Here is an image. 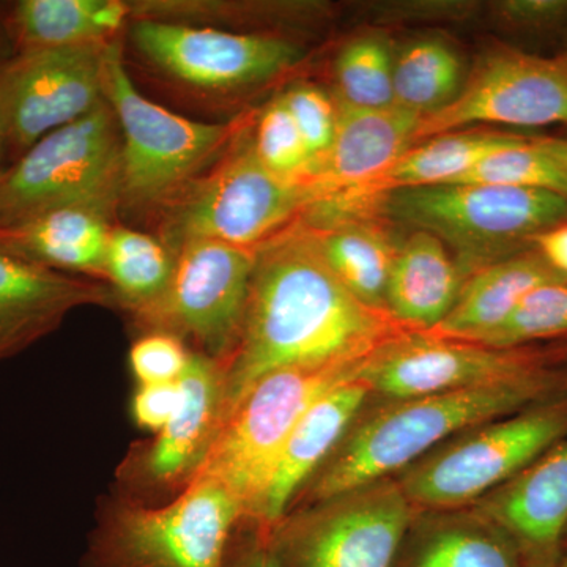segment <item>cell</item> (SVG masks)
<instances>
[{"instance_id":"33","label":"cell","mask_w":567,"mask_h":567,"mask_svg":"<svg viewBox=\"0 0 567 567\" xmlns=\"http://www.w3.org/2000/svg\"><path fill=\"white\" fill-rule=\"evenodd\" d=\"M249 140L257 158L271 173L287 181L315 182V159L281 96L260 112Z\"/></svg>"},{"instance_id":"44","label":"cell","mask_w":567,"mask_h":567,"mask_svg":"<svg viewBox=\"0 0 567 567\" xmlns=\"http://www.w3.org/2000/svg\"><path fill=\"white\" fill-rule=\"evenodd\" d=\"M551 567H567V550H565V554H563V557L559 558V561L557 565H554Z\"/></svg>"},{"instance_id":"1","label":"cell","mask_w":567,"mask_h":567,"mask_svg":"<svg viewBox=\"0 0 567 567\" xmlns=\"http://www.w3.org/2000/svg\"><path fill=\"white\" fill-rule=\"evenodd\" d=\"M406 331L357 300L295 224L257 246L244 330L227 364L226 423L254 383L290 368L361 363Z\"/></svg>"},{"instance_id":"21","label":"cell","mask_w":567,"mask_h":567,"mask_svg":"<svg viewBox=\"0 0 567 567\" xmlns=\"http://www.w3.org/2000/svg\"><path fill=\"white\" fill-rule=\"evenodd\" d=\"M393 567H528L505 529L473 506L417 509Z\"/></svg>"},{"instance_id":"15","label":"cell","mask_w":567,"mask_h":567,"mask_svg":"<svg viewBox=\"0 0 567 567\" xmlns=\"http://www.w3.org/2000/svg\"><path fill=\"white\" fill-rule=\"evenodd\" d=\"M536 350L495 349L477 342L421 331H401L361 365L358 380L372 399L420 398L503 382L554 368Z\"/></svg>"},{"instance_id":"5","label":"cell","mask_w":567,"mask_h":567,"mask_svg":"<svg viewBox=\"0 0 567 567\" xmlns=\"http://www.w3.org/2000/svg\"><path fill=\"white\" fill-rule=\"evenodd\" d=\"M317 200L316 182L271 173L240 132L210 173L194 178L163 205L159 238L174 254L199 240L257 248L292 227Z\"/></svg>"},{"instance_id":"32","label":"cell","mask_w":567,"mask_h":567,"mask_svg":"<svg viewBox=\"0 0 567 567\" xmlns=\"http://www.w3.org/2000/svg\"><path fill=\"white\" fill-rule=\"evenodd\" d=\"M567 334V279L544 284L525 295L513 315L477 344L525 349L528 344Z\"/></svg>"},{"instance_id":"11","label":"cell","mask_w":567,"mask_h":567,"mask_svg":"<svg viewBox=\"0 0 567 567\" xmlns=\"http://www.w3.org/2000/svg\"><path fill=\"white\" fill-rule=\"evenodd\" d=\"M256 249L208 240L183 245L169 286L133 312L134 322L144 333L173 334L226 365L244 330Z\"/></svg>"},{"instance_id":"48","label":"cell","mask_w":567,"mask_h":567,"mask_svg":"<svg viewBox=\"0 0 567 567\" xmlns=\"http://www.w3.org/2000/svg\"><path fill=\"white\" fill-rule=\"evenodd\" d=\"M0 175H2V173H0Z\"/></svg>"},{"instance_id":"25","label":"cell","mask_w":567,"mask_h":567,"mask_svg":"<svg viewBox=\"0 0 567 567\" xmlns=\"http://www.w3.org/2000/svg\"><path fill=\"white\" fill-rule=\"evenodd\" d=\"M128 20L122 0H20L3 14L17 52L110 43Z\"/></svg>"},{"instance_id":"38","label":"cell","mask_w":567,"mask_h":567,"mask_svg":"<svg viewBox=\"0 0 567 567\" xmlns=\"http://www.w3.org/2000/svg\"><path fill=\"white\" fill-rule=\"evenodd\" d=\"M494 17L507 28L539 31L567 17V0H502L492 3Z\"/></svg>"},{"instance_id":"26","label":"cell","mask_w":567,"mask_h":567,"mask_svg":"<svg viewBox=\"0 0 567 567\" xmlns=\"http://www.w3.org/2000/svg\"><path fill=\"white\" fill-rule=\"evenodd\" d=\"M309 229L338 281L360 303L386 315V287L398 251L386 230L352 216L327 219Z\"/></svg>"},{"instance_id":"20","label":"cell","mask_w":567,"mask_h":567,"mask_svg":"<svg viewBox=\"0 0 567 567\" xmlns=\"http://www.w3.org/2000/svg\"><path fill=\"white\" fill-rule=\"evenodd\" d=\"M371 398V391L357 375L334 386L309 406L287 439L257 516L248 525L268 532L279 518L286 516L295 496L333 453L347 429Z\"/></svg>"},{"instance_id":"13","label":"cell","mask_w":567,"mask_h":567,"mask_svg":"<svg viewBox=\"0 0 567 567\" xmlns=\"http://www.w3.org/2000/svg\"><path fill=\"white\" fill-rule=\"evenodd\" d=\"M132 40L152 65L174 80L210 92L252 87L292 70L305 59L293 41L215 25L133 20Z\"/></svg>"},{"instance_id":"14","label":"cell","mask_w":567,"mask_h":567,"mask_svg":"<svg viewBox=\"0 0 567 567\" xmlns=\"http://www.w3.org/2000/svg\"><path fill=\"white\" fill-rule=\"evenodd\" d=\"M110 43L17 52L0 65L7 152L20 158L41 137L80 121L106 100L103 69Z\"/></svg>"},{"instance_id":"39","label":"cell","mask_w":567,"mask_h":567,"mask_svg":"<svg viewBox=\"0 0 567 567\" xmlns=\"http://www.w3.org/2000/svg\"><path fill=\"white\" fill-rule=\"evenodd\" d=\"M224 567H282L262 529L241 524L227 548Z\"/></svg>"},{"instance_id":"23","label":"cell","mask_w":567,"mask_h":567,"mask_svg":"<svg viewBox=\"0 0 567 567\" xmlns=\"http://www.w3.org/2000/svg\"><path fill=\"white\" fill-rule=\"evenodd\" d=\"M465 278L435 235L413 230L395 251L386 315L406 331H434L456 305Z\"/></svg>"},{"instance_id":"31","label":"cell","mask_w":567,"mask_h":567,"mask_svg":"<svg viewBox=\"0 0 567 567\" xmlns=\"http://www.w3.org/2000/svg\"><path fill=\"white\" fill-rule=\"evenodd\" d=\"M456 183L546 189L567 197L566 171L532 137L518 136L514 144L488 155Z\"/></svg>"},{"instance_id":"34","label":"cell","mask_w":567,"mask_h":567,"mask_svg":"<svg viewBox=\"0 0 567 567\" xmlns=\"http://www.w3.org/2000/svg\"><path fill=\"white\" fill-rule=\"evenodd\" d=\"M297 123L316 163V175L324 156L330 152L338 122V107L333 95L308 82H298L279 93Z\"/></svg>"},{"instance_id":"10","label":"cell","mask_w":567,"mask_h":567,"mask_svg":"<svg viewBox=\"0 0 567 567\" xmlns=\"http://www.w3.org/2000/svg\"><path fill=\"white\" fill-rule=\"evenodd\" d=\"M416 511L385 477L287 511L265 535L282 567H393Z\"/></svg>"},{"instance_id":"43","label":"cell","mask_w":567,"mask_h":567,"mask_svg":"<svg viewBox=\"0 0 567 567\" xmlns=\"http://www.w3.org/2000/svg\"><path fill=\"white\" fill-rule=\"evenodd\" d=\"M7 153V142H6V133H3L2 118H0V173H3L2 169V159Z\"/></svg>"},{"instance_id":"45","label":"cell","mask_w":567,"mask_h":567,"mask_svg":"<svg viewBox=\"0 0 567 567\" xmlns=\"http://www.w3.org/2000/svg\"><path fill=\"white\" fill-rule=\"evenodd\" d=\"M565 550H567V535H566V540H565Z\"/></svg>"},{"instance_id":"27","label":"cell","mask_w":567,"mask_h":567,"mask_svg":"<svg viewBox=\"0 0 567 567\" xmlns=\"http://www.w3.org/2000/svg\"><path fill=\"white\" fill-rule=\"evenodd\" d=\"M518 136L494 132H451L413 145L360 196L416 186L451 185L461 181L492 153L514 144Z\"/></svg>"},{"instance_id":"18","label":"cell","mask_w":567,"mask_h":567,"mask_svg":"<svg viewBox=\"0 0 567 567\" xmlns=\"http://www.w3.org/2000/svg\"><path fill=\"white\" fill-rule=\"evenodd\" d=\"M82 306H117L106 282L87 281L0 252V361L54 333Z\"/></svg>"},{"instance_id":"41","label":"cell","mask_w":567,"mask_h":567,"mask_svg":"<svg viewBox=\"0 0 567 567\" xmlns=\"http://www.w3.org/2000/svg\"><path fill=\"white\" fill-rule=\"evenodd\" d=\"M536 145L547 152L555 162L567 173V140L566 137L535 136L532 137Z\"/></svg>"},{"instance_id":"8","label":"cell","mask_w":567,"mask_h":567,"mask_svg":"<svg viewBox=\"0 0 567 567\" xmlns=\"http://www.w3.org/2000/svg\"><path fill=\"white\" fill-rule=\"evenodd\" d=\"M364 361L281 369L257 380L227 416L197 477L233 492L251 524L295 425L324 393L360 374Z\"/></svg>"},{"instance_id":"29","label":"cell","mask_w":567,"mask_h":567,"mask_svg":"<svg viewBox=\"0 0 567 567\" xmlns=\"http://www.w3.org/2000/svg\"><path fill=\"white\" fill-rule=\"evenodd\" d=\"M393 85L394 106L427 117L461 92V59L445 41H413L394 59Z\"/></svg>"},{"instance_id":"30","label":"cell","mask_w":567,"mask_h":567,"mask_svg":"<svg viewBox=\"0 0 567 567\" xmlns=\"http://www.w3.org/2000/svg\"><path fill=\"white\" fill-rule=\"evenodd\" d=\"M394 58L385 41L363 37L346 44L334 63V96L363 110L394 106Z\"/></svg>"},{"instance_id":"17","label":"cell","mask_w":567,"mask_h":567,"mask_svg":"<svg viewBox=\"0 0 567 567\" xmlns=\"http://www.w3.org/2000/svg\"><path fill=\"white\" fill-rule=\"evenodd\" d=\"M472 506L513 537L528 567L557 565L567 535V439Z\"/></svg>"},{"instance_id":"36","label":"cell","mask_w":567,"mask_h":567,"mask_svg":"<svg viewBox=\"0 0 567 567\" xmlns=\"http://www.w3.org/2000/svg\"><path fill=\"white\" fill-rule=\"evenodd\" d=\"M481 9L472 0H412L377 7L379 21L388 22H457L468 21Z\"/></svg>"},{"instance_id":"9","label":"cell","mask_w":567,"mask_h":567,"mask_svg":"<svg viewBox=\"0 0 567 567\" xmlns=\"http://www.w3.org/2000/svg\"><path fill=\"white\" fill-rule=\"evenodd\" d=\"M122 140L110 103L54 130L0 175V221L62 207L114 215L121 205Z\"/></svg>"},{"instance_id":"19","label":"cell","mask_w":567,"mask_h":567,"mask_svg":"<svg viewBox=\"0 0 567 567\" xmlns=\"http://www.w3.org/2000/svg\"><path fill=\"white\" fill-rule=\"evenodd\" d=\"M334 100L338 122L333 144L315 178L319 200L338 194L363 193L416 145L421 122L420 115L398 106L363 110L336 96Z\"/></svg>"},{"instance_id":"46","label":"cell","mask_w":567,"mask_h":567,"mask_svg":"<svg viewBox=\"0 0 567 567\" xmlns=\"http://www.w3.org/2000/svg\"><path fill=\"white\" fill-rule=\"evenodd\" d=\"M563 353H565V357L567 358V349H566V350H565V352H563Z\"/></svg>"},{"instance_id":"6","label":"cell","mask_w":567,"mask_h":567,"mask_svg":"<svg viewBox=\"0 0 567 567\" xmlns=\"http://www.w3.org/2000/svg\"><path fill=\"white\" fill-rule=\"evenodd\" d=\"M567 439V391L451 436L395 475L416 509L475 505Z\"/></svg>"},{"instance_id":"47","label":"cell","mask_w":567,"mask_h":567,"mask_svg":"<svg viewBox=\"0 0 567 567\" xmlns=\"http://www.w3.org/2000/svg\"><path fill=\"white\" fill-rule=\"evenodd\" d=\"M565 58L567 59V54L565 55Z\"/></svg>"},{"instance_id":"42","label":"cell","mask_w":567,"mask_h":567,"mask_svg":"<svg viewBox=\"0 0 567 567\" xmlns=\"http://www.w3.org/2000/svg\"><path fill=\"white\" fill-rule=\"evenodd\" d=\"M14 54H17V51H14L13 43H11L9 32H7L6 21H3L2 17L0 18V65L13 58Z\"/></svg>"},{"instance_id":"37","label":"cell","mask_w":567,"mask_h":567,"mask_svg":"<svg viewBox=\"0 0 567 567\" xmlns=\"http://www.w3.org/2000/svg\"><path fill=\"white\" fill-rule=\"evenodd\" d=\"M181 382L137 385L132 401V415L137 427L153 434L169 423L182 404Z\"/></svg>"},{"instance_id":"2","label":"cell","mask_w":567,"mask_h":567,"mask_svg":"<svg viewBox=\"0 0 567 567\" xmlns=\"http://www.w3.org/2000/svg\"><path fill=\"white\" fill-rule=\"evenodd\" d=\"M565 391L567 372L546 368L451 393L391 401L371 398L289 511L394 477L458 432Z\"/></svg>"},{"instance_id":"35","label":"cell","mask_w":567,"mask_h":567,"mask_svg":"<svg viewBox=\"0 0 567 567\" xmlns=\"http://www.w3.org/2000/svg\"><path fill=\"white\" fill-rule=\"evenodd\" d=\"M193 350L167 333H144L130 350V368L137 385L175 383L192 361Z\"/></svg>"},{"instance_id":"28","label":"cell","mask_w":567,"mask_h":567,"mask_svg":"<svg viewBox=\"0 0 567 567\" xmlns=\"http://www.w3.org/2000/svg\"><path fill=\"white\" fill-rule=\"evenodd\" d=\"M175 254L162 238L125 226L112 227L104 281L117 306L140 311L162 297L173 278Z\"/></svg>"},{"instance_id":"12","label":"cell","mask_w":567,"mask_h":567,"mask_svg":"<svg viewBox=\"0 0 567 567\" xmlns=\"http://www.w3.org/2000/svg\"><path fill=\"white\" fill-rule=\"evenodd\" d=\"M178 382L183 398L175 415L151 440L133 445L115 473L114 492L142 505H164L183 494L203 470L224 425V364L193 352Z\"/></svg>"},{"instance_id":"40","label":"cell","mask_w":567,"mask_h":567,"mask_svg":"<svg viewBox=\"0 0 567 567\" xmlns=\"http://www.w3.org/2000/svg\"><path fill=\"white\" fill-rule=\"evenodd\" d=\"M533 244L536 251L547 260L551 268L567 276V223L558 224L540 235Z\"/></svg>"},{"instance_id":"16","label":"cell","mask_w":567,"mask_h":567,"mask_svg":"<svg viewBox=\"0 0 567 567\" xmlns=\"http://www.w3.org/2000/svg\"><path fill=\"white\" fill-rule=\"evenodd\" d=\"M475 123L567 128V59L506 48L488 51L453 103L421 118L416 144Z\"/></svg>"},{"instance_id":"3","label":"cell","mask_w":567,"mask_h":567,"mask_svg":"<svg viewBox=\"0 0 567 567\" xmlns=\"http://www.w3.org/2000/svg\"><path fill=\"white\" fill-rule=\"evenodd\" d=\"M386 218L435 235L464 278L525 252L522 246L567 223V197L486 183L399 188L371 196Z\"/></svg>"},{"instance_id":"7","label":"cell","mask_w":567,"mask_h":567,"mask_svg":"<svg viewBox=\"0 0 567 567\" xmlns=\"http://www.w3.org/2000/svg\"><path fill=\"white\" fill-rule=\"evenodd\" d=\"M103 89L121 130V205L163 207L240 133L235 123L192 121L145 99L117 40L104 51Z\"/></svg>"},{"instance_id":"22","label":"cell","mask_w":567,"mask_h":567,"mask_svg":"<svg viewBox=\"0 0 567 567\" xmlns=\"http://www.w3.org/2000/svg\"><path fill=\"white\" fill-rule=\"evenodd\" d=\"M111 215L62 207L0 221V252L61 271L104 278Z\"/></svg>"},{"instance_id":"24","label":"cell","mask_w":567,"mask_h":567,"mask_svg":"<svg viewBox=\"0 0 567 567\" xmlns=\"http://www.w3.org/2000/svg\"><path fill=\"white\" fill-rule=\"evenodd\" d=\"M561 279L567 276L558 274L537 251L507 257L468 276L450 315L429 333L481 341L513 315L525 295Z\"/></svg>"},{"instance_id":"4","label":"cell","mask_w":567,"mask_h":567,"mask_svg":"<svg viewBox=\"0 0 567 567\" xmlns=\"http://www.w3.org/2000/svg\"><path fill=\"white\" fill-rule=\"evenodd\" d=\"M241 524L240 502L212 477L159 506L114 492L100 502L81 567H224Z\"/></svg>"}]
</instances>
